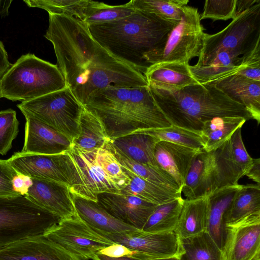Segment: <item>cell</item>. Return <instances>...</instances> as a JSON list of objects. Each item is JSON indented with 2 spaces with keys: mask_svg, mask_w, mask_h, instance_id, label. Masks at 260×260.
<instances>
[{
  "mask_svg": "<svg viewBox=\"0 0 260 260\" xmlns=\"http://www.w3.org/2000/svg\"><path fill=\"white\" fill-rule=\"evenodd\" d=\"M85 107L99 117L110 139L171 125L156 105L148 85L106 88L92 95Z\"/></svg>",
  "mask_w": 260,
  "mask_h": 260,
  "instance_id": "3",
  "label": "cell"
},
{
  "mask_svg": "<svg viewBox=\"0 0 260 260\" xmlns=\"http://www.w3.org/2000/svg\"><path fill=\"white\" fill-rule=\"evenodd\" d=\"M60 218L24 196L0 198V249L18 241L43 234Z\"/></svg>",
  "mask_w": 260,
  "mask_h": 260,
  "instance_id": "8",
  "label": "cell"
},
{
  "mask_svg": "<svg viewBox=\"0 0 260 260\" xmlns=\"http://www.w3.org/2000/svg\"><path fill=\"white\" fill-rule=\"evenodd\" d=\"M247 120L239 116L217 117L205 121L201 130L205 142L203 150L217 149L241 128Z\"/></svg>",
  "mask_w": 260,
  "mask_h": 260,
  "instance_id": "29",
  "label": "cell"
},
{
  "mask_svg": "<svg viewBox=\"0 0 260 260\" xmlns=\"http://www.w3.org/2000/svg\"><path fill=\"white\" fill-rule=\"evenodd\" d=\"M11 0H0V15L6 16L9 14V9L11 5Z\"/></svg>",
  "mask_w": 260,
  "mask_h": 260,
  "instance_id": "49",
  "label": "cell"
},
{
  "mask_svg": "<svg viewBox=\"0 0 260 260\" xmlns=\"http://www.w3.org/2000/svg\"><path fill=\"white\" fill-rule=\"evenodd\" d=\"M122 168L129 178L130 183L121 191V194L135 196L156 205L164 204L182 197L181 193L153 183L123 167Z\"/></svg>",
  "mask_w": 260,
  "mask_h": 260,
  "instance_id": "30",
  "label": "cell"
},
{
  "mask_svg": "<svg viewBox=\"0 0 260 260\" xmlns=\"http://www.w3.org/2000/svg\"><path fill=\"white\" fill-rule=\"evenodd\" d=\"M145 260H180L179 257L176 256H169V257H160V258H152V259H147Z\"/></svg>",
  "mask_w": 260,
  "mask_h": 260,
  "instance_id": "50",
  "label": "cell"
},
{
  "mask_svg": "<svg viewBox=\"0 0 260 260\" xmlns=\"http://www.w3.org/2000/svg\"><path fill=\"white\" fill-rule=\"evenodd\" d=\"M72 197L78 215L95 231L112 233L139 230L112 216L96 202L73 194Z\"/></svg>",
  "mask_w": 260,
  "mask_h": 260,
  "instance_id": "24",
  "label": "cell"
},
{
  "mask_svg": "<svg viewBox=\"0 0 260 260\" xmlns=\"http://www.w3.org/2000/svg\"><path fill=\"white\" fill-rule=\"evenodd\" d=\"M66 87L56 65L27 53L21 56L0 79L1 98L25 102Z\"/></svg>",
  "mask_w": 260,
  "mask_h": 260,
  "instance_id": "5",
  "label": "cell"
},
{
  "mask_svg": "<svg viewBox=\"0 0 260 260\" xmlns=\"http://www.w3.org/2000/svg\"><path fill=\"white\" fill-rule=\"evenodd\" d=\"M209 208L208 196L192 200L184 199L174 231L179 238L192 237L206 231Z\"/></svg>",
  "mask_w": 260,
  "mask_h": 260,
  "instance_id": "25",
  "label": "cell"
},
{
  "mask_svg": "<svg viewBox=\"0 0 260 260\" xmlns=\"http://www.w3.org/2000/svg\"><path fill=\"white\" fill-rule=\"evenodd\" d=\"M0 260H81L43 234L23 239L0 249Z\"/></svg>",
  "mask_w": 260,
  "mask_h": 260,
  "instance_id": "16",
  "label": "cell"
},
{
  "mask_svg": "<svg viewBox=\"0 0 260 260\" xmlns=\"http://www.w3.org/2000/svg\"><path fill=\"white\" fill-rule=\"evenodd\" d=\"M202 150L159 141L155 145L154 156L159 167L173 178L181 191L195 158Z\"/></svg>",
  "mask_w": 260,
  "mask_h": 260,
  "instance_id": "20",
  "label": "cell"
},
{
  "mask_svg": "<svg viewBox=\"0 0 260 260\" xmlns=\"http://www.w3.org/2000/svg\"><path fill=\"white\" fill-rule=\"evenodd\" d=\"M209 83L214 85L232 100L244 106L251 119L259 124L260 81L238 75H232Z\"/></svg>",
  "mask_w": 260,
  "mask_h": 260,
  "instance_id": "21",
  "label": "cell"
},
{
  "mask_svg": "<svg viewBox=\"0 0 260 260\" xmlns=\"http://www.w3.org/2000/svg\"><path fill=\"white\" fill-rule=\"evenodd\" d=\"M43 235L81 260H88L114 243L95 231L75 212L60 218Z\"/></svg>",
  "mask_w": 260,
  "mask_h": 260,
  "instance_id": "12",
  "label": "cell"
},
{
  "mask_svg": "<svg viewBox=\"0 0 260 260\" xmlns=\"http://www.w3.org/2000/svg\"><path fill=\"white\" fill-rule=\"evenodd\" d=\"M133 133L148 135L158 141L171 142L196 149L203 150L205 146L201 131H191L172 124L168 127L138 130Z\"/></svg>",
  "mask_w": 260,
  "mask_h": 260,
  "instance_id": "35",
  "label": "cell"
},
{
  "mask_svg": "<svg viewBox=\"0 0 260 260\" xmlns=\"http://www.w3.org/2000/svg\"><path fill=\"white\" fill-rule=\"evenodd\" d=\"M223 260H260V213L225 225Z\"/></svg>",
  "mask_w": 260,
  "mask_h": 260,
  "instance_id": "15",
  "label": "cell"
},
{
  "mask_svg": "<svg viewBox=\"0 0 260 260\" xmlns=\"http://www.w3.org/2000/svg\"><path fill=\"white\" fill-rule=\"evenodd\" d=\"M104 146L113 154L117 161L124 168L153 183L181 193L175 180L161 168L141 164L129 158L115 147L110 141Z\"/></svg>",
  "mask_w": 260,
  "mask_h": 260,
  "instance_id": "28",
  "label": "cell"
},
{
  "mask_svg": "<svg viewBox=\"0 0 260 260\" xmlns=\"http://www.w3.org/2000/svg\"><path fill=\"white\" fill-rule=\"evenodd\" d=\"M32 184L33 181L30 176L18 172L12 180L14 191L21 196H26Z\"/></svg>",
  "mask_w": 260,
  "mask_h": 260,
  "instance_id": "45",
  "label": "cell"
},
{
  "mask_svg": "<svg viewBox=\"0 0 260 260\" xmlns=\"http://www.w3.org/2000/svg\"><path fill=\"white\" fill-rule=\"evenodd\" d=\"M110 141L129 158L141 164L160 168L154 156L155 145L159 141L157 139L146 134L133 133L110 139Z\"/></svg>",
  "mask_w": 260,
  "mask_h": 260,
  "instance_id": "27",
  "label": "cell"
},
{
  "mask_svg": "<svg viewBox=\"0 0 260 260\" xmlns=\"http://www.w3.org/2000/svg\"><path fill=\"white\" fill-rule=\"evenodd\" d=\"M133 7L154 15L173 25L178 23L188 0H132Z\"/></svg>",
  "mask_w": 260,
  "mask_h": 260,
  "instance_id": "36",
  "label": "cell"
},
{
  "mask_svg": "<svg viewBox=\"0 0 260 260\" xmlns=\"http://www.w3.org/2000/svg\"><path fill=\"white\" fill-rule=\"evenodd\" d=\"M179 239L180 260H223L222 251L206 231Z\"/></svg>",
  "mask_w": 260,
  "mask_h": 260,
  "instance_id": "33",
  "label": "cell"
},
{
  "mask_svg": "<svg viewBox=\"0 0 260 260\" xmlns=\"http://www.w3.org/2000/svg\"><path fill=\"white\" fill-rule=\"evenodd\" d=\"M7 162L16 171L30 177L46 179L67 185H78L80 177L68 152L57 154L15 152Z\"/></svg>",
  "mask_w": 260,
  "mask_h": 260,
  "instance_id": "13",
  "label": "cell"
},
{
  "mask_svg": "<svg viewBox=\"0 0 260 260\" xmlns=\"http://www.w3.org/2000/svg\"><path fill=\"white\" fill-rule=\"evenodd\" d=\"M231 151L230 139L216 150L201 151L195 158L182 188L185 200L208 196L216 189L238 184L243 177Z\"/></svg>",
  "mask_w": 260,
  "mask_h": 260,
  "instance_id": "7",
  "label": "cell"
},
{
  "mask_svg": "<svg viewBox=\"0 0 260 260\" xmlns=\"http://www.w3.org/2000/svg\"><path fill=\"white\" fill-rule=\"evenodd\" d=\"M23 115L26 121L24 141L21 152L57 154L72 149V142L64 136L28 114Z\"/></svg>",
  "mask_w": 260,
  "mask_h": 260,
  "instance_id": "18",
  "label": "cell"
},
{
  "mask_svg": "<svg viewBox=\"0 0 260 260\" xmlns=\"http://www.w3.org/2000/svg\"><path fill=\"white\" fill-rule=\"evenodd\" d=\"M31 178L33 184L25 197L59 218L75 212L72 194L67 185L46 179Z\"/></svg>",
  "mask_w": 260,
  "mask_h": 260,
  "instance_id": "19",
  "label": "cell"
},
{
  "mask_svg": "<svg viewBox=\"0 0 260 260\" xmlns=\"http://www.w3.org/2000/svg\"><path fill=\"white\" fill-rule=\"evenodd\" d=\"M92 260H142L137 258L123 256L120 257H111L100 254H95L91 258Z\"/></svg>",
  "mask_w": 260,
  "mask_h": 260,
  "instance_id": "48",
  "label": "cell"
},
{
  "mask_svg": "<svg viewBox=\"0 0 260 260\" xmlns=\"http://www.w3.org/2000/svg\"><path fill=\"white\" fill-rule=\"evenodd\" d=\"M17 172L6 159H0V198L18 195L12 185V178Z\"/></svg>",
  "mask_w": 260,
  "mask_h": 260,
  "instance_id": "43",
  "label": "cell"
},
{
  "mask_svg": "<svg viewBox=\"0 0 260 260\" xmlns=\"http://www.w3.org/2000/svg\"><path fill=\"white\" fill-rule=\"evenodd\" d=\"M237 0H207L200 20L213 21L234 19L236 15Z\"/></svg>",
  "mask_w": 260,
  "mask_h": 260,
  "instance_id": "41",
  "label": "cell"
},
{
  "mask_svg": "<svg viewBox=\"0 0 260 260\" xmlns=\"http://www.w3.org/2000/svg\"><path fill=\"white\" fill-rule=\"evenodd\" d=\"M136 11L131 1L121 5L111 6L90 0L83 21L88 25L103 23L125 18Z\"/></svg>",
  "mask_w": 260,
  "mask_h": 260,
  "instance_id": "37",
  "label": "cell"
},
{
  "mask_svg": "<svg viewBox=\"0 0 260 260\" xmlns=\"http://www.w3.org/2000/svg\"><path fill=\"white\" fill-rule=\"evenodd\" d=\"M184 199L182 197L157 205L142 231L160 233L174 232L178 222Z\"/></svg>",
  "mask_w": 260,
  "mask_h": 260,
  "instance_id": "34",
  "label": "cell"
},
{
  "mask_svg": "<svg viewBox=\"0 0 260 260\" xmlns=\"http://www.w3.org/2000/svg\"><path fill=\"white\" fill-rule=\"evenodd\" d=\"M96 232L114 243L136 251L139 259L142 260L173 256L178 257L181 252L180 239L174 232L160 233L142 230L112 233Z\"/></svg>",
  "mask_w": 260,
  "mask_h": 260,
  "instance_id": "14",
  "label": "cell"
},
{
  "mask_svg": "<svg viewBox=\"0 0 260 260\" xmlns=\"http://www.w3.org/2000/svg\"><path fill=\"white\" fill-rule=\"evenodd\" d=\"M29 7L44 9L48 14L64 15L84 21L90 0H26Z\"/></svg>",
  "mask_w": 260,
  "mask_h": 260,
  "instance_id": "38",
  "label": "cell"
},
{
  "mask_svg": "<svg viewBox=\"0 0 260 260\" xmlns=\"http://www.w3.org/2000/svg\"><path fill=\"white\" fill-rule=\"evenodd\" d=\"M98 203L109 214L137 230H142L156 205L135 196L101 193Z\"/></svg>",
  "mask_w": 260,
  "mask_h": 260,
  "instance_id": "17",
  "label": "cell"
},
{
  "mask_svg": "<svg viewBox=\"0 0 260 260\" xmlns=\"http://www.w3.org/2000/svg\"><path fill=\"white\" fill-rule=\"evenodd\" d=\"M11 65L12 64L9 61L8 54L4 45L0 41V79Z\"/></svg>",
  "mask_w": 260,
  "mask_h": 260,
  "instance_id": "46",
  "label": "cell"
},
{
  "mask_svg": "<svg viewBox=\"0 0 260 260\" xmlns=\"http://www.w3.org/2000/svg\"><path fill=\"white\" fill-rule=\"evenodd\" d=\"M77 170L80 183L70 189L72 194L98 202L101 193H120L130 179L107 148L91 151H68Z\"/></svg>",
  "mask_w": 260,
  "mask_h": 260,
  "instance_id": "6",
  "label": "cell"
},
{
  "mask_svg": "<svg viewBox=\"0 0 260 260\" xmlns=\"http://www.w3.org/2000/svg\"><path fill=\"white\" fill-rule=\"evenodd\" d=\"M16 112L12 109L0 111V154L6 155L19 132Z\"/></svg>",
  "mask_w": 260,
  "mask_h": 260,
  "instance_id": "39",
  "label": "cell"
},
{
  "mask_svg": "<svg viewBox=\"0 0 260 260\" xmlns=\"http://www.w3.org/2000/svg\"><path fill=\"white\" fill-rule=\"evenodd\" d=\"M144 75L149 86L169 92L198 83L186 63L157 62L150 65Z\"/></svg>",
  "mask_w": 260,
  "mask_h": 260,
  "instance_id": "22",
  "label": "cell"
},
{
  "mask_svg": "<svg viewBox=\"0 0 260 260\" xmlns=\"http://www.w3.org/2000/svg\"><path fill=\"white\" fill-rule=\"evenodd\" d=\"M28 114L64 136L72 142L79 135V123L84 107L66 86L17 105Z\"/></svg>",
  "mask_w": 260,
  "mask_h": 260,
  "instance_id": "10",
  "label": "cell"
},
{
  "mask_svg": "<svg viewBox=\"0 0 260 260\" xmlns=\"http://www.w3.org/2000/svg\"><path fill=\"white\" fill-rule=\"evenodd\" d=\"M98 254L111 257L117 258L127 256L139 258L138 252L131 249L123 245L115 243L102 249L98 252Z\"/></svg>",
  "mask_w": 260,
  "mask_h": 260,
  "instance_id": "44",
  "label": "cell"
},
{
  "mask_svg": "<svg viewBox=\"0 0 260 260\" xmlns=\"http://www.w3.org/2000/svg\"><path fill=\"white\" fill-rule=\"evenodd\" d=\"M260 41L248 53L241 57L236 68L224 77L232 75L242 76L257 81H260Z\"/></svg>",
  "mask_w": 260,
  "mask_h": 260,
  "instance_id": "40",
  "label": "cell"
},
{
  "mask_svg": "<svg viewBox=\"0 0 260 260\" xmlns=\"http://www.w3.org/2000/svg\"><path fill=\"white\" fill-rule=\"evenodd\" d=\"M256 184H260V159L253 158V164L249 171L246 175Z\"/></svg>",
  "mask_w": 260,
  "mask_h": 260,
  "instance_id": "47",
  "label": "cell"
},
{
  "mask_svg": "<svg viewBox=\"0 0 260 260\" xmlns=\"http://www.w3.org/2000/svg\"><path fill=\"white\" fill-rule=\"evenodd\" d=\"M79 130L78 137L73 141L72 149L91 151L103 147L110 140L99 117L85 107L81 114Z\"/></svg>",
  "mask_w": 260,
  "mask_h": 260,
  "instance_id": "26",
  "label": "cell"
},
{
  "mask_svg": "<svg viewBox=\"0 0 260 260\" xmlns=\"http://www.w3.org/2000/svg\"><path fill=\"white\" fill-rule=\"evenodd\" d=\"M205 32L197 8L185 6L180 21L169 32L161 48L150 58V66L160 62L189 63L201 54Z\"/></svg>",
  "mask_w": 260,
  "mask_h": 260,
  "instance_id": "11",
  "label": "cell"
},
{
  "mask_svg": "<svg viewBox=\"0 0 260 260\" xmlns=\"http://www.w3.org/2000/svg\"><path fill=\"white\" fill-rule=\"evenodd\" d=\"M258 213H260V184L243 185L225 213V225Z\"/></svg>",
  "mask_w": 260,
  "mask_h": 260,
  "instance_id": "31",
  "label": "cell"
},
{
  "mask_svg": "<svg viewBox=\"0 0 260 260\" xmlns=\"http://www.w3.org/2000/svg\"><path fill=\"white\" fill-rule=\"evenodd\" d=\"M0 98H1V91H0Z\"/></svg>",
  "mask_w": 260,
  "mask_h": 260,
  "instance_id": "51",
  "label": "cell"
},
{
  "mask_svg": "<svg viewBox=\"0 0 260 260\" xmlns=\"http://www.w3.org/2000/svg\"><path fill=\"white\" fill-rule=\"evenodd\" d=\"M148 86L156 105L172 125L201 131L204 122L214 117L251 119L244 106L210 83H198L173 92Z\"/></svg>",
  "mask_w": 260,
  "mask_h": 260,
  "instance_id": "4",
  "label": "cell"
},
{
  "mask_svg": "<svg viewBox=\"0 0 260 260\" xmlns=\"http://www.w3.org/2000/svg\"><path fill=\"white\" fill-rule=\"evenodd\" d=\"M44 37L53 45L66 86L84 107L107 87L148 85L143 74L102 46L77 18L49 14Z\"/></svg>",
  "mask_w": 260,
  "mask_h": 260,
  "instance_id": "1",
  "label": "cell"
},
{
  "mask_svg": "<svg viewBox=\"0 0 260 260\" xmlns=\"http://www.w3.org/2000/svg\"><path fill=\"white\" fill-rule=\"evenodd\" d=\"M230 148L234 162L244 176L248 173L253 164V158L247 151L244 144L241 128H238L230 139Z\"/></svg>",
  "mask_w": 260,
  "mask_h": 260,
  "instance_id": "42",
  "label": "cell"
},
{
  "mask_svg": "<svg viewBox=\"0 0 260 260\" xmlns=\"http://www.w3.org/2000/svg\"><path fill=\"white\" fill-rule=\"evenodd\" d=\"M88 26L102 46L144 75L150 58L164 45L174 25L136 10L125 18Z\"/></svg>",
  "mask_w": 260,
  "mask_h": 260,
  "instance_id": "2",
  "label": "cell"
},
{
  "mask_svg": "<svg viewBox=\"0 0 260 260\" xmlns=\"http://www.w3.org/2000/svg\"><path fill=\"white\" fill-rule=\"evenodd\" d=\"M241 58L229 51H220L205 64L189 65L191 75L200 84L216 81L224 77L234 70L239 63Z\"/></svg>",
  "mask_w": 260,
  "mask_h": 260,
  "instance_id": "32",
  "label": "cell"
},
{
  "mask_svg": "<svg viewBox=\"0 0 260 260\" xmlns=\"http://www.w3.org/2000/svg\"><path fill=\"white\" fill-rule=\"evenodd\" d=\"M243 185L238 183L218 188L208 195L209 208L206 231L221 251L226 238L225 213Z\"/></svg>",
  "mask_w": 260,
  "mask_h": 260,
  "instance_id": "23",
  "label": "cell"
},
{
  "mask_svg": "<svg viewBox=\"0 0 260 260\" xmlns=\"http://www.w3.org/2000/svg\"><path fill=\"white\" fill-rule=\"evenodd\" d=\"M260 41V1L236 15L230 24L218 32L205 34L204 44L196 65L202 66L217 53L229 51L237 56L252 50Z\"/></svg>",
  "mask_w": 260,
  "mask_h": 260,
  "instance_id": "9",
  "label": "cell"
}]
</instances>
